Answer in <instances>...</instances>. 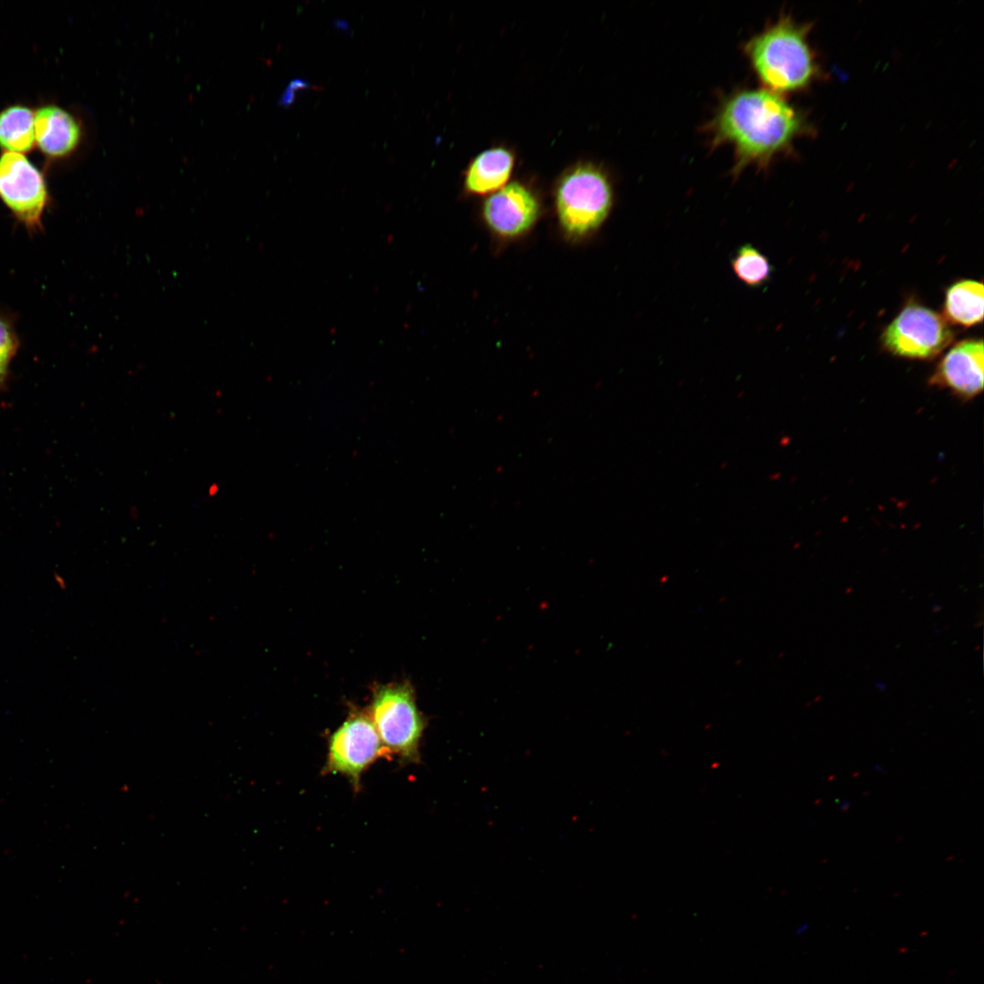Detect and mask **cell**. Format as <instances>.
I'll return each instance as SVG.
<instances>
[{"label": "cell", "mask_w": 984, "mask_h": 984, "mask_svg": "<svg viewBox=\"0 0 984 984\" xmlns=\"http://www.w3.org/2000/svg\"><path fill=\"white\" fill-rule=\"evenodd\" d=\"M801 113L780 94L741 89L726 97L705 127L712 147L729 145L733 175L749 166L764 169L786 151L805 130Z\"/></svg>", "instance_id": "obj_1"}, {"label": "cell", "mask_w": 984, "mask_h": 984, "mask_svg": "<svg viewBox=\"0 0 984 984\" xmlns=\"http://www.w3.org/2000/svg\"><path fill=\"white\" fill-rule=\"evenodd\" d=\"M807 32L806 26L783 15L744 44V54L764 88L781 95L801 90L815 79L817 66Z\"/></svg>", "instance_id": "obj_2"}, {"label": "cell", "mask_w": 984, "mask_h": 984, "mask_svg": "<svg viewBox=\"0 0 984 984\" xmlns=\"http://www.w3.org/2000/svg\"><path fill=\"white\" fill-rule=\"evenodd\" d=\"M613 190L600 168L582 164L569 169L555 190L559 225L570 241H582L603 225L613 206Z\"/></svg>", "instance_id": "obj_3"}, {"label": "cell", "mask_w": 984, "mask_h": 984, "mask_svg": "<svg viewBox=\"0 0 984 984\" xmlns=\"http://www.w3.org/2000/svg\"><path fill=\"white\" fill-rule=\"evenodd\" d=\"M369 715L390 755L404 763L419 762V746L426 722L408 682L377 686Z\"/></svg>", "instance_id": "obj_4"}, {"label": "cell", "mask_w": 984, "mask_h": 984, "mask_svg": "<svg viewBox=\"0 0 984 984\" xmlns=\"http://www.w3.org/2000/svg\"><path fill=\"white\" fill-rule=\"evenodd\" d=\"M0 200L30 234L43 231L51 197L44 174L24 154L0 155Z\"/></svg>", "instance_id": "obj_5"}, {"label": "cell", "mask_w": 984, "mask_h": 984, "mask_svg": "<svg viewBox=\"0 0 984 984\" xmlns=\"http://www.w3.org/2000/svg\"><path fill=\"white\" fill-rule=\"evenodd\" d=\"M953 338L954 333L944 317L917 303L906 305L881 336L886 350L910 359L936 357Z\"/></svg>", "instance_id": "obj_6"}, {"label": "cell", "mask_w": 984, "mask_h": 984, "mask_svg": "<svg viewBox=\"0 0 984 984\" xmlns=\"http://www.w3.org/2000/svg\"><path fill=\"white\" fill-rule=\"evenodd\" d=\"M389 756L369 713L354 712L329 737L324 773L344 775L357 789L363 773Z\"/></svg>", "instance_id": "obj_7"}, {"label": "cell", "mask_w": 984, "mask_h": 984, "mask_svg": "<svg viewBox=\"0 0 984 984\" xmlns=\"http://www.w3.org/2000/svg\"><path fill=\"white\" fill-rule=\"evenodd\" d=\"M540 213L536 195L514 181L490 194L482 206V219L491 233L505 241L523 237L535 226Z\"/></svg>", "instance_id": "obj_8"}, {"label": "cell", "mask_w": 984, "mask_h": 984, "mask_svg": "<svg viewBox=\"0 0 984 984\" xmlns=\"http://www.w3.org/2000/svg\"><path fill=\"white\" fill-rule=\"evenodd\" d=\"M983 341L967 339L956 343L943 356L930 382L963 398H972L983 389Z\"/></svg>", "instance_id": "obj_9"}, {"label": "cell", "mask_w": 984, "mask_h": 984, "mask_svg": "<svg viewBox=\"0 0 984 984\" xmlns=\"http://www.w3.org/2000/svg\"><path fill=\"white\" fill-rule=\"evenodd\" d=\"M36 146L51 160L71 157L83 139L80 120L56 104H45L35 111Z\"/></svg>", "instance_id": "obj_10"}, {"label": "cell", "mask_w": 984, "mask_h": 984, "mask_svg": "<svg viewBox=\"0 0 984 984\" xmlns=\"http://www.w3.org/2000/svg\"><path fill=\"white\" fill-rule=\"evenodd\" d=\"M514 156L503 147L480 152L465 173V190L475 195L492 194L508 181L514 167Z\"/></svg>", "instance_id": "obj_11"}, {"label": "cell", "mask_w": 984, "mask_h": 984, "mask_svg": "<svg viewBox=\"0 0 984 984\" xmlns=\"http://www.w3.org/2000/svg\"><path fill=\"white\" fill-rule=\"evenodd\" d=\"M983 307V283L974 280H960L950 285L946 292L944 319L949 323L970 327L982 322Z\"/></svg>", "instance_id": "obj_12"}, {"label": "cell", "mask_w": 984, "mask_h": 984, "mask_svg": "<svg viewBox=\"0 0 984 984\" xmlns=\"http://www.w3.org/2000/svg\"><path fill=\"white\" fill-rule=\"evenodd\" d=\"M36 146L35 111L14 104L0 111V148L4 151L27 153Z\"/></svg>", "instance_id": "obj_13"}, {"label": "cell", "mask_w": 984, "mask_h": 984, "mask_svg": "<svg viewBox=\"0 0 984 984\" xmlns=\"http://www.w3.org/2000/svg\"><path fill=\"white\" fill-rule=\"evenodd\" d=\"M731 267L734 275L750 288L764 285L773 271L768 258L751 243L737 249L731 259Z\"/></svg>", "instance_id": "obj_14"}, {"label": "cell", "mask_w": 984, "mask_h": 984, "mask_svg": "<svg viewBox=\"0 0 984 984\" xmlns=\"http://www.w3.org/2000/svg\"><path fill=\"white\" fill-rule=\"evenodd\" d=\"M18 346L19 341L12 323L0 315V389L5 386L10 364Z\"/></svg>", "instance_id": "obj_15"}, {"label": "cell", "mask_w": 984, "mask_h": 984, "mask_svg": "<svg viewBox=\"0 0 984 984\" xmlns=\"http://www.w3.org/2000/svg\"><path fill=\"white\" fill-rule=\"evenodd\" d=\"M848 806H849V802L848 801H844V803H842L840 805V808L843 811H846L848 808Z\"/></svg>", "instance_id": "obj_16"}, {"label": "cell", "mask_w": 984, "mask_h": 984, "mask_svg": "<svg viewBox=\"0 0 984 984\" xmlns=\"http://www.w3.org/2000/svg\"><path fill=\"white\" fill-rule=\"evenodd\" d=\"M875 768H876V770H877V771H879V772H881V771H882V772H885V771H884V769H883V767H878L877 765H876V766H875Z\"/></svg>", "instance_id": "obj_17"}]
</instances>
